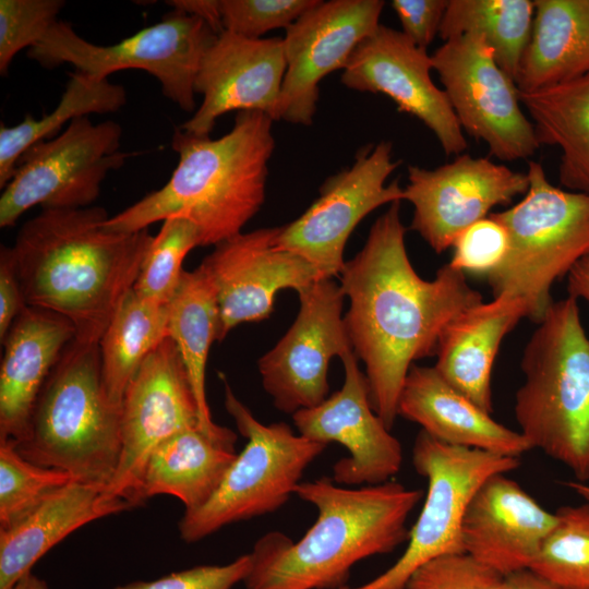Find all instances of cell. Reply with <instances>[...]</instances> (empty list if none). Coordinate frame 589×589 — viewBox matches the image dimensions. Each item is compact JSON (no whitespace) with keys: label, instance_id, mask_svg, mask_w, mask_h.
<instances>
[{"label":"cell","instance_id":"1","mask_svg":"<svg viewBox=\"0 0 589 589\" xmlns=\"http://www.w3.org/2000/svg\"><path fill=\"white\" fill-rule=\"evenodd\" d=\"M406 230L400 202H394L339 275L350 302L344 322L352 350L364 363L372 408L389 430L413 362L435 354L444 328L483 302L448 263L434 279L421 278L407 254Z\"/></svg>","mask_w":589,"mask_h":589},{"label":"cell","instance_id":"2","mask_svg":"<svg viewBox=\"0 0 589 589\" xmlns=\"http://www.w3.org/2000/svg\"><path fill=\"white\" fill-rule=\"evenodd\" d=\"M108 218L99 206L41 208L12 247L26 304L62 315L85 341L99 342L153 239L148 229H109Z\"/></svg>","mask_w":589,"mask_h":589},{"label":"cell","instance_id":"3","mask_svg":"<svg viewBox=\"0 0 589 589\" xmlns=\"http://www.w3.org/2000/svg\"><path fill=\"white\" fill-rule=\"evenodd\" d=\"M294 495L317 510L298 541L280 531L262 536L250 552L245 589H340L351 568L408 541L407 520L423 496L389 480L344 488L332 478L302 481Z\"/></svg>","mask_w":589,"mask_h":589},{"label":"cell","instance_id":"4","mask_svg":"<svg viewBox=\"0 0 589 589\" xmlns=\"http://www.w3.org/2000/svg\"><path fill=\"white\" fill-rule=\"evenodd\" d=\"M273 121L260 111H239L232 129L215 140L176 128L171 146L179 159L167 183L110 216L105 226L136 232L179 216L197 227L201 247L241 233L265 201Z\"/></svg>","mask_w":589,"mask_h":589},{"label":"cell","instance_id":"5","mask_svg":"<svg viewBox=\"0 0 589 589\" xmlns=\"http://www.w3.org/2000/svg\"><path fill=\"white\" fill-rule=\"evenodd\" d=\"M15 446L28 461L76 482L103 491L109 485L121 456V406L106 394L98 342L74 337L65 346Z\"/></svg>","mask_w":589,"mask_h":589},{"label":"cell","instance_id":"6","mask_svg":"<svg viewBox=\"0 0 589 589\" xmlns=\"http://www.w3.org/2000/svg\"><path fill=\"white\" fill-rule=\"evenodd\" d=\"M514 413L531 448L589 480V336L578 300L553 301L528 340Z\"/></svg>","mask_w":589,"mask_h":589},{"label":"cell","instance_id":"7","mask_svg":"<svg viewBox=\"0 0 589 589\" xmlns=\"http://www.w3.org/2000/svg\"><path fill=\"white\" fill-rule=\"evenodd\" d=\"M527 176L524 197L492 213L505 226L509 248L486 280L493 298L524 300L527 317L539 323L553 303V284L589 253V196L553 185L541 163L529 160Z\"/></svg>","mask_w":589,"mask_h":589},{"label":"cell","instance_id":"8","mask_svg":"<svg viewBox=\"0 0 589 589\" xmlns=\"http://www.w3.org/2000/svg\"><path fill=\"white\" fill-rule=\"evenodd\" d=\"M221 380L225 408L247 443L211 500L180 518L179 536L187 543L278 510L294 494L305 469L327 447L296 434L285 422L263 424L238 399L224 375Z\"/></svg>","mask_w":589,"mask_h":589},{"label":"cell","instance_id":"9","mask_svg":"<svg viewBox=\"0 0 589 589\" xmlns=\"http://www.w3.org/2000/svg\"><path fill=\"white\" fill-rule=\"evenodd\" d=\"M217 35L204 21L176 10L109 46L89 43L70 23L57 21L27 56L48 69L69 63L75 71L99 79L128 69L146 71L158 80L168 99L192 111L196 75Z\"/></svg>","mask_w":589,"mask_h":589},{"label":"cell","instance_id":"10","mask_svg":"<svg viewBox=\"0 0 589 589\" xmlns=\"http://www.w3.org/2000/svg\"><path fill=\"white\" fill-rule=\"evenodd\" d=\"M412 464L425 478L428 491L405 552L372 580L340 589H405L425 563L464 553L461 525L472 496L491 476L517 469L520 459L446 444L421 430L412 447Z\"/></svg>","mask_w":589,"mask_h":589},{"label":"cell","instance_id":"11","mask_svg":"<svg viewBox=\"0 0 589 589\" xmlns=\"http://www.w3.org/2000/svg\"><path fill=\"white\" fill-rule=\"evenodd\" d=\"M122 129L87 116L73 120L62 133L31 146L0 197V227L13 226L29 208L89 207L107 175L123 166Z\"/></svg>","mask_w":589,"mask_h":589},{"label":"cell","instance_id":"12","mask_svg":"<svg viewBox=\"0 0 589 589\" xmlns=\"http://www.w3.org/2000/svg\"><path fill=\"white\" fill-rule=\"evenodd\" d=\"M431 58L461 129L483 141L491 156L514 161L537 152L540 144L521 110L519 88L481 35L452 37Z\"/></svg>","mask_w":589,"mask_h":589},{"label":"cell","instance_id":"13","mask_svg":"<svg viewBox=\"0 0 589 589\" xmlns=\"http://www.w3.org/2000/svg\"><path fill=\"white\" fill-rule=\"evenodd\" d=\"M399 164L390 142L361 147L351 166L323 182L318 197L300 217L279 227L275 248L303 257L324 278L339 276L346 243L359 223L376 208L404 200L398 180L386 183Z\"/></svg>","mask_w":589,"mask_h":589},{"label":"cell","instance_id":"14","mask_svg":"<svg viewBox=\"0 0 589 589\" xmlns=\"http://www.w3.org/2000/svg\"><path fill=\"white\" fill-rule=\"evenodd\" d=\"M191 429L204 431L182 358L168 336L146 357L125 389L121 404V456L104 494L125 500L134 507L152 453L168 438Z\"/></svg>","mask_w":589,"mask_h":589},{"label":"cell","instance_id":"15","mask_svg":"<svg viewBox=\"0 0 589 589\" xmlns=\"http://www.w3.org/2000/svg\"><path fill=\"white\" fill-rule=\"evenodd\" d=\"M298 315L281 339L257 361L276 409L293 414L328 397L330 359L352 350L342 317L345 294L332 278L298 291Z\"/></svg>","mask_w":589,"mask_h":589},{"label":"cell","instance_id":"16","mask_svg":"<svg viewBox=\"0 0 589 589\" xmlns=\"http://www.w3.org/2000/svg\"><path fill=\"white\" fill-rule=\"evenodd\" d=\"M381 0L321 1L286 29V72L275 120L313 123L320 83L345 69L356 47L380 26Z\"/></svg>","mask_w":589,"mask_h":589},{"label":"cell","instance_id":"17","mask_svg":"<svg viewBox=\"0 0 589 589\" xmlns=\"http://www.w3.org/2000/svg\"><path fill=\"white\" fill-rule=\"evenodd\" d=\"M528 188L527 172L461 154L433 169L409 166L404 200L413 206L410 229L442 253L462 230L489 216L493 207L510 204Z\"/></svg>","mask_w":589,"mask_h":589},{"label":"cell","instance_id":"18","mask_svg":"<svg viewBox=\"0 0 589 589\" xmlns=\"http://www.w3.org/2000/svg\"><path fill=\"white\" fill-rule=\"evenodd\" d=\"M432 70L426 49L401 31L380 24L356 47L340 81L357 92L386 95L398 111L416 117L432 131L445 155L458 156L467 141L446 94L431 77Z\"/></svg>","mask_w":589,"mask_h":589},{"label":"cell","instance_id":"19","mask_svg":"<svg viewBox=\"0 0 589 589\" xmlns=\"http://www.w3.org/2000/svg\"><path fill=\"white\" fill-rule=\"evenodd\" d=\"M341 388L316 407L292 414L299 434L328 445H342L349 456L333 466L335 483L347 486L387 482L402 465V447L372 408L365 373L353 350L340 357Z\"/></svg>","mask_w":589,"mask_h":589},{"label":"cell","instance_id":"20","mask_svg":"<svg viewBox=\"0 0 589 589\" xmlns=\"http://www.w3.org/2000/svg\"><path fill=\"white\" fill-rule=\"evenodd\" d=\"M278 229L241 232L215 245L201 263L217 294L218 341L239 324L268 318L279 290L298 292L324 278L303 257L275 248Z\"/></svg>","mask_w":589,"mask_h":589},{"label":"cell","instance_id":"21","mask_svg":"<svg viewBox=\"0 0 589 589\" xmlns=\"http://www.w3.org/2000/svg\"><path fill=\"white\" fill-rule=\"evenodd\" d=\"M285 72L283 38L251 39L223 31L196 75L194 89L202 103L180 128L209 136L217 119L230 111H260L275 121Z\"/></svg>","mask_w":589,"mask_h":589},{"label":"cell","instance_id":"22","mask_svg":"<svg viewBox=\"0 0 589 589\" xmlns=\"http://www.w3.org/2000/svg\"><path fill=\"white\" fill-rule=\"evenodd\" d=\"M555 524V513L505 473H496L481 484L467 507L462 550L504 577L532 566Z\"/></svg>","mask_w":589,"mask_h":589},{"label":"cell","instance_id":"23","mask_svg":"<svg viewBox=\"0 0 589 589\" xmlns=\"http://www.w3.org/2000/svg\"><path fill=\"white\" fill-rule=\"evenodd\" d=\"M73 324L49 310L26 305L3 342L0 368V441H22L39 393L65 346Z\"/></svg>","mask_w":589,"mask_h":589},{"label":"cell","instance_id":"24","mask_svg":"<svg viewBox=\"0 0 589 589\" xmlns=\"http://www.w3.org/2000/svg\"><path fill=\"white\" fill-rule=\"evenodd\" d=\"M397 414L446 444L516 458L532 449L520 432L496 422L449 385L434 366L411 365Z\"/></svg>","mask_w":589,"mask_h":589},{"label":"cell","instance_id":"25","mask_svg":"<svg viewBox=\"0 0 589 589\" xmlns=\"http://www.w3.org/2000/svg\"><path fill=\"white\" fill-rule=\"evenodd\" d=\"M527 317L524 300L495 297L460 313L443 330L434 365L455 389L482 410L493 411L491 375L502 340Z\"/></svg>","mask_w":589,"mask_h":589},{"label":"cell","instance_id":"26","mask_svg":"<svg viewBox=\"0 0 589 589\" xmlns=\"http://www.w3.org/2000/svg\"><path fill=\"white\" fill-rule=\"evenodd\" d=\"M133 508L103 490L72 481L22 521L0 530V589L11 588L48 551L79 528Z\"/></svg>","mask_w":589,"mask_h":589},{"label":"cell","instance_id":"27","mask_svg":"<svg viewBox=\"0 0 589 589\" xmlns=\"http://www.w3.org/2000/svg\"><path fill=\"white\" fill-rule=\"evenodd\" d=\"M237 438L213 437L201 429L180 432L147 459L134 507L157 495L180 500L184 512L206 504L237 457Z\"/></svg>","mask_w":589,"mask_h":589},{"label":"cell","instance_id":"28","mask_svg":"<svg viewBox=\"0 0 589 589\" xmlns=\"http://www.w3.org/2000/svg\"><path fill=\"white\" fill-rule=\"evenodd\" d=\"M589 73V0H534L516 84L532 92Z\"/></svg>","mask_w":589,"mask_h":589},{"label":"cell","instance_id":"29","mask_svg":"<svg viewBox=\"0 0 589 589\" xmlns=\"http://www.w3.org/2000/svg\"><path fill=\"white\" fill-rule=\"evenodd\" d=\"M519 95L540 146L561 152V185L589 196V73Z\"/></svg>","mask_w":589,"mask_h":589},{"label":"cell","instance_id":"30","mask_svg":"<svg viewBox=\"0 0 589 589\" xmlns=\"http://www.w3.org/2000/svg\"><path fill=\"white\" fill-rule=\"evenodd\" d=\"M168 308V336L182 358L204 431L218 438H237L233 431L213 421L207 404L206 363L218 336L219 310L214 284L202 265L183 272Z\"/></svg>","mask_w":589,"mask_h":589},{"label":"cell","instance_id":"31","mask_svg":"<svg viewBox=\"0 0 589 589\" xmlns=\"http://www.w3.org/2000/svg\"><path fill=\"white\" fill-rule=\"evenodd\" d=\"M127 103L122 85L74 71L57 107L39 119L26 116L19 124L0 125V188L12 179L22 155L34 144L50 140L65 124L91 113H110Z\"/></svg>","mask_w":589,"mask_h":589},{"label":"cell","instance_id":"32","mask_svg":"<svg viewBox=\"0 0 589 589\" xmlns=\"http://www.w3.org/2000/svg\"><path fill=\"white\" fill-rule=\"evenodd\" d=\"M168 304L128 293L103 334L100 368L108 398L122 404L125 389L146 357L168 337Z\"/></svg>","mask_w":589,"mask_h":589},{"label":"cell","instance_id":"33","mask_svg":"<svg viewBox=\"0 0 589 589\" xmlns=\"http://www.w3.org/2000/svg\"><path fill=\"white\" fill-rule=\"evenodd\" d=\"M534 17L532 0H449L440 37L479 34L502 70L515 83L529 43Z\"/></svg>","mask_w":589,"mask_h":589},{"label":"cell","instance_id":"34","mask_svg":"<svg viewBox=\"0 0 589 589\" xmlns=\"http://www.w3.org/2000/svg\"><path fill=\"white\" fill-rule=\"evenodd\" d=\"M532 568L564 589H589V503L565 505Z\"/></svg>","mask_w":589,"mask_h":589},{"label":"cell","instance_id":"35","mask_svg":"<svg viewBox=\"0 0 589 589\" xmlns=\"http://www.w3.org/2000/svg\"><path fill=\"white\" fill-rule=\"evenodd\" d=\"M72 481L65 471L25 459L13 440L0 441V530L14 527Z\"/></svg>","mask_w":589,"mask_h":589},{"label":"cell","instance_id":"36","mask_svg":"<svg viewBox=\"0 0 589 589\" xmlns=\"http://www.w3.org/2000/svg\"><path fill=\"white\" fill-rule=\"evenodd\" d=\"M195 247H201V237L192 221L179 216L165 219L145 253L133 290L144 299L168 304L184 272L182 263Z\"/></svg>","mask_w":589,"mask_h":589},{"label":"cell","instance_id":"37","mask_svg":"<svg viewBox=\"0 0 589 589\" xmlns=\"http://www.w3.org/2000/svg\"><path fill=\"white\" fill-rule=\"evenodd\" d=\"M62 0H0V73L17 52L34 47L58 21Z\"/></svg>","mask_w":589,"mask_h":589},{"label":"cell","instance_id":"38","mask_svg":"<svg viewBox=\"0 0 589 589\" xmlns=\"http://www.w3.org/2000/svg\"><path fill=\"white\" fill-rule=\"evenodd\" d=\"M318 0H220L224 31L259 39L276 28L287 29Z\"/></svg>","mask_w":589,"mask_h":589},{"label":"cell","instance_id":"39","mask_svg":"<svg viewBox=\"0 0 589 589\" xmlns=\"http://www.w3.org/2000/svg\"><path fill=\"white\" fill-rule=\"evenodd\" d=\"M448 264L465 274L488 276L505 260L509 239L505 226L492 214L462 230L455 239Z\"/></svg>","mask_w":589,"mask_h":589},{"label":"cell","instance_id":"40","mask_svg":"<svg viewBox=\"0 0 589 589\" xmlns=\"http://www.w3.org/2000/svg\"><path fill=\"white\" fill-rule=\"evenodd\" d=\"M503 576L466 553L438 556L419 567L405 589H501Z\"/></svg>","mask_w":589,"mask_h":589},{"label":"cell","instance_id":"41","mask_svg":"<svg viewBox=\"0 0 589 589\" xmlns=\"http://www.w3.org/2000/svg\"><path fill=\"white\" fill-rule=\"evenodd\" d=\"M250 569L248 553L225 565H199L151 581L137 580L112 589H232L244 581Z\"/></svg>","mask_w":589,"mask_h":589},{"label":"cell","instance_id":"42","mask_svg":"<svg viewBox=\"0 0 589 589\" xmlns=\"http://www.w3.org/2000/svg\"><path fill=\"white\" fill-rule=\"evenodd\" d=\"M449 0H393L401 33L422 49L433 41L446 12Z\"/></svg>","mask_w":589,"mask_h":589},{"label":"cell","instance_id":"43","mask_svg":"<svg viewBox=\"0 0 589 589\" xmlns=\"http://www.w3.org/2000/svg\"><path fill=\"white\" fill-rule=\"evenodd\" d=\"M16 259L12 247L0 249V341L3 342L11 325L26 306Z\"/></svg>","mask_w":589,"mask_h":589},{"label":"cell","instance_id":"44","mask_svg":"<svg viewBox=\"0 0 589 589\" xmlns=\"http://www.w3.org/2000/svg\"><path fill=\"white\" fill-rule=\"evenodd\" d=\"M167 4L172 10L180 11L190 16L197 17L207 23L216 34L223 28L220 0H170Z\"/></svg>","mask_w":589,"mask_h":589},{"label":"cell","instance_id":"45","mask_svg":"<svg viewBox=\"0 0 589 589\" xmlns=\"http://www.w3.org/2000/svg\"><path fill=\"white\" fill-rule=\"evenodd\" d=\"M501 589H564L532 568H525L503 577Z\"/></svg>","mask_w":589,"mask_h":589},{"label":"cell","instance_id":"46","mask_svg":"<svg viewBox=\"0 0 589 589\" xmlns=\"http://www.w3.org/2000/svg\"><path fill=\"white\" fill-rule=\"evenodd\" d=\"M568 296L589 303V253L580 259L567 274Z\"/></svg>","mask_w":589,"mask_h":589},{"label":"cell","instance_id":"47","mask_svg":"<svg viewBox=\"0 0 589 589\" xmlns=\"http://www.w3.org/2000/svg\"><path fill=\"white\" fill-rule=\"evenodd\" d=\"M9 589H49L48 584L43 578L36 576L32 570L24 574Z\"/></svg>","mask_w":589,"mask_h":589},{"label":"cell","instance_id":"48","mask_svg":"<svg viewBox=\"0 0 589 589\" xmlns=\"http://www.w3.org/2000/svg\"><path fill=\"white\" fill-rule=\"evenodd\" d=\"M565 485L574 491L576 494H578L580 497L585 500V502L589 503V484L586 482L572 480L565 482Z\"/></svg>","mask_w":589,"mask_h":589}]
</instances>
